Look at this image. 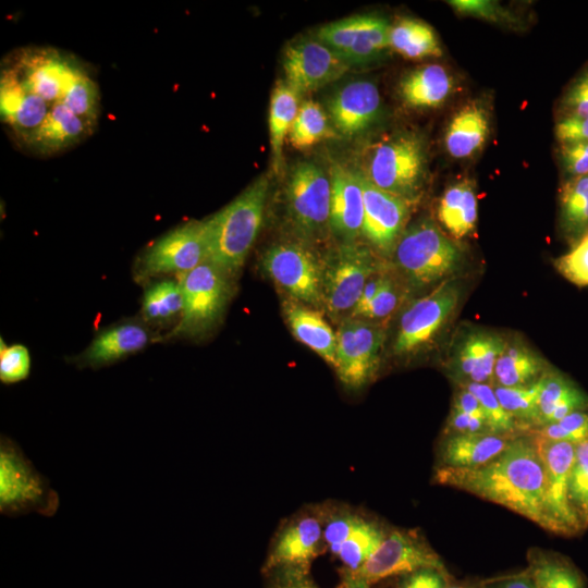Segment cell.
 <instances>
[{
    "label": "cell",
    "mask_w": 588,
    "mask_h": 588,
    "mask_svg": "<svg viewBox=\"0 0 588 588\" xmlns=\"http://www.w3.org/2000/svg\"><path fill=\"white\" fill-rule=\"evenodd\" d=\"M436 480L516 512L556 532L547 501L543 464L531 437H516L494 460L476 468L441 467Z\"/></svg>",
    "instance_id": "cell-1"
},
{
    "label": "cell",
    "mask_w": 588,
    "mask_h": 588,
    "mask_svg": "<svg viewBox=\"0 0 588 588\" xmlns=\"http://www.w3.org/2000/svg\"><path fill=\"white\" fill-rule=\"evenodd\" d=\"M261 175L234 200L204 221L207 261L229 277L242 268L260 230L268 194Z\"/></svg>",
    "instance_id": "cell-2"
},
{
    "label": "cell",
    "mask_w": 588,
    "mask_h": 588,
    "mask_svg": "<svg viewBox=\"0 0 588 588\" xmlns=\"http://www.w3.org/2000/svg\"><path fill=\"white\" fill-rule=\"evenodd\" d=\"M392 255L397 271L415 290L453 278L464 261L462 248L428 219L405 229Z\"/></svg>",
    "instance_id": "cell-3"
},
{
    "label": "cell",
    "mask_w": 588,
    "mask_h": 588,
    "mask_svg": "<svg viewBox=\"0 0 588 588\" xmlns=\"http://www.w3.org/2000/svg\"><path fill=\"white\" fill-rule=\"evenodd\" d=\"M58 492L26 457L19 444L7 436L0 439V513L19 517L37 513L57 514Z\"/></svg>",
    "instance_id": "cell-4"
},
{
    "label": "cell",
    "mask_w": 588,
    "mask_h": 588,
    "mask_svg": "<svg viewBox=\"0 0 588 588\" xmlns=\"http://www.w3.org/2000/svg\"><path fill=\"white\" fill-rule=\"evenodd\" d=\"M377 187L413 201L426 175V151L415 134L392 136L372 146L360 172Z\"/></svg>",
    "instance_id": "cell-5"
},
{
    "label": "cell",
    "mask_w": 588,
    "mask_h": 588,
    "mask_svg": "<svg viewBox=\"0 0 588 588\" xmlns=\"http://www.w3.org/2000/svg\"><path fill=\"white\" fill-rule=\"evenodd\" d=\"M383 268L370 246L356 241L342 243L323 260V306L328 314L333 319L350 317L367 281Z\"/></svg>",
    "instance_id": "cell-6"
},
{
    "label": "cell",
    "mask_w": 588,
    "mask_h": 588,
    "mask_svg": "<svg viewBox=\"0 0 588 588\" xmlns=\"http://www.w3.org/2000/svg\"><path fill=\"white\" fill-rule=\"evenodd\" d=\"M330 176L316 163L302 161L291 170L285 204L289 221L303 243L320 238L330 230Z\"/></svg>",
    "instance_id": "cell-7"
},
{
    "label": "cell",
    "mask_w": 588,
    "mask_h": 588,
    "mask_svg": "<svg viewBox=\"0 0 588 588\" xmlns=\"http://www.w3.org/2000/svg\"><path fill=\"white\" fill-rule=\"evenodd\" d=\"M183 310L169 336H197L212 329L232 293L231 277L206 261L180 275Z\"/></svg>",
    "instance_id": "cell-8"
},
{
    "label": "cell",
    "mask_w": 588,
    "mask_h": 588,
    "mask_svg": "<svg viewBox=\"0 0 588 588\" xmlns=\"http://www.w3.org/2000/svg\"><path fill=\"white\" fill-rule=\"evenodd\" d=\"M461 295V281L450 278L411 303L399 321L394 354L408 356L429 345L451 319Z\"/></svg>",
    "instance_id": "cell-9"
},
{
    "label": "cell",
    "mask_w": 588,
    "mask_h": 588,
    "mask_svg": "<svg viewBox=\"0 0 588 588\" xmlns=\"http://www.w3.org/2000/svg\"><path fill=\"white\" fill-rule=\"evenodd\" d=\"M261 267L291 299L313 308L323 306V260L310 245L303 242L274 244L264 253Z\"/></svg>",
    "instance_id": "cell-10"
},
{
    "label": "cell",
    "mask_w": 588,
    "mask_h": 588,
    "mask_svg": "<svg viewBox=\"0 0 588 588\" xmlns=\"http://www.w3.org/2000/svg\"><path fill=\"white\" fill-rule=\"evenodd\" d=\"M421 568L445 572L440 556L429 544L411 531L394 530L356 572L350 574L351 588H367L379 580L407 575Z\"/></svg>",
    "instance_id": "cell-11"
},
{
    "label": "cell",
    "mask_w": 588,
    "mask_h": 588,
    "mask_svg": "<svg viewBox=\"0 0 588 588\" xmlns=\"http://www.w3.org/2000/svg\"><path fill=\"white\" fill-rule=\"evenodd\" d=\"M385 340L381 322L346 317L336 331L335 370L350 388H360L376 372Z\"/></svg>",
    "instance_id": "cell-12"
},
{
    "label": "cell",
    "mask_w": 588,
    "mask_h": 588,
    "mask_svg": "<svg viewBox=\"0 0 588 588\" xmlns=\"http://www.w3.org/2000/svg\"><path fill=\"white\" fill-rule=\"evenodd\" d=\"M531 439L544 467L548 507L558 534L574 535L584 529L569 501L576 444L537 434H531Z\"/></svg>",
    "instance_id": "cell-13"
},
{
    "label": "cell",
    "mask_w": 588,
    "mask_h": 588,
    "mask_svg": "<svg viewBox=\"0 0 588 588\" xmlns=\"http://www.w3.org/2000/svg\"><path fill=\"white\" fill-rule=\"evenodd\" d=\"M390 25L377 15H354L323 25L318 40L347 64H363L379 57L389 45Z\"/></svg>",
    "instance_id": "cell-14"
},
{
    "label": "cell",
    "mask_w": 588,
    "mask_h": 588,
    "mask_svg": "<svg viewBox=\"0 0 588 588\" xmlns=\"http://www.w3.org/2000/svg\"><path fill=\"white\" fill-rule=\"evenodd\" d=\"M282 66L284 82L301 96L341 78L351 65L320 40L303 38L285 48Z\"/></svg>",
    "instance_id": "cell-15"
},
{
    "label": "cell",
    "mask_w": 588,
    "mask_h": 588,
    "mask_svg": "<svg viewBox=\"0 0 588 588\" xmlns=\"http://www.w3.org/2000/svg\"><path fill=\"white\" fill-rule=\"evenodd\" d=\"M207 261L204 221L186 222L161 236L145 252L142 271L146 275L193 270Z\"/></svg>",
    "instance_id": "cell-16"
},
{
    "label": "cell",
    "mask_w": 588,
    "mask_h": 588,
    "mask_svg": "<svg viewBox=\"0 0 588 588\" xmlns=\"http://www.w3.org/2000/svg\"><path fill=\"white\" fill-rule=\"evenodd\" d=\"M358 173L364 194L363 235L378 255L390 256L405 231L411 201L377 187Z\"/></svg>",
    "instance_id": "cell-17"
},
{
    "label": "cell",
    "mask_w": 588,
    "mask_h": 588,
    "mask_svg": "<svg viewBox=\"0 0 588 588\" xmlns=\"http://www.w3.org/2000/svg\"><path fill=\"white\" fill-rule=\"evenodd\" d=\"M506 338L485 329H469L457 335L446 363L448 371L458 383L492 385L494 366Z\"/></svg>",
    "instance_id": "cell-18"
},
{
    "label": "cell",
    "mask_w": 588,
    "mask_h": 588,
    "mask_svg": "<svg viewBox=\"0 0 588 588\" xmlns=\"http://www.w3.org/2000/svg\"><path fill=\"white\" fill-rule=\"evenodd\" d=\"M323 546L322 519L313 514L298 515L277 534L266 567L302 573Z\"/></svg>",
    "instance_id": "cell-19"
},
{
    "label": "cell",
    "mask_w": 588,
    "mask_h": 588,
    "mask_svg": "<svg viewBox=\"0 0 588 588\" xmlns=\"http://www.w3.org/2000/svg\"><path fill=\"white\" fill-rule=\"evenodd\" d=\"M380 109L379 90L367 79L352 81L341 86L328 101L332 125L345 136L368 130L377 121Z\"/></svg>",
    "instance_id": "cell-20"
},
{
    "label": "cell",
    "mask_w": 588,
    "mask_h": 588,
    "mask_svg": "<svg viewBox=\"0 0 588 588\" xmlns=\"http://www.w3.org/2000/svg\"><path fill=\"white\" fill-rule=\"evenodd\" d=\"M330 231L343 243L363 235L364 194L359 173L338 163L331 167Z\"/></svg>",
    "instance_id": "cell-21"
},
{
    "label": "cell",
    "mask_w": 588,
    "mask_h": 588,
    "mask_svg": "<svg viewBox=\"0 0 588 588\" xmlns=\"http://www.w3.org/2000/svg\"><path fill=\"white\" fill-rule=\"evenodd\" d=\"M81 70L56 52L28 53L16 73L24 85L50 105L61 101L64 90Z\"/></svg>",
    "instance_id": "cell-22"
},
{
    "label": "cell",
    "mask_w": 588,
    "mask_h": 588,
    "mask_svg": "<svg viewBox=\"0 0 588 588\" xmlns=\"http://www.w3.org/2000/svg\"><path fill=\"white\" fill-rule=\"evenodd\" d=\"M1 114L26 139L45 121L51 105L28 89L16 71L1 76Z\"/></svg>",
    "instance_id": "cell-23"
},
{
    "label": "cell",
    "mask_w": 588,
    "mask_h": 588,
    "mask_svg": "<svg viewBox=\"0 0 588 588\" xmlns=\"http://www.w3.org/2000/svg\"><path fill=\"white\" fill-rule=\"evenodd\" d=\"M517 436L492 432L448 436L441 450L443 467L476 468L499 456Z\"/></svg>",
    "instance_id": "cell-24"
},
{
    "label": "cell",
    "mask_w": 588,
    "mask_h": 588,
    "mask_svg": "<svg viewBox=\"0 0 588 588\" xmlns=\"http://www.w3.org/2000/svg\"><path fill=\"white\" fill-rule=\"evenodd\" d=\"M149 333L136 322H125L98 334L76 358L83 367H100L114 363L147 345Z\"/></svg>",
    "instance_id": "cell-25"
},
{
    "label": "cell",
    "mask_w": 588,
    "mask_h": 588,
    "mask_svg": "<svg viewBox=\"0 0 588 588\" xmlns=\"http://www.w3.org/2000/svg\"><path fill=\"white\" fill-rule=\"evenodd\" d=\"M283 313L295 338L334 367L336 333L321 314L293 299L284 303Z\"/></svg>",
    "instance_id": "cell-26"
},
{
    "label": "cell",
    "mask_w": 588,
    "mask_h": 588,
    "mask_svg": "<svg viewBox=\"0 0 588 588\" xmlns=\"http://www.w3.org/2000/svg\"><path fill=\"white\" fill-rule=\"evenodd\" d=\"M588 409V396L556 370L541 377L536 428L559 421L576 411Z\"/></svg>",
    "instance_id": "cell-27"
},
{
    "label": "cell",
    "mask_w": 588,
    "mask_h": 588,
    "mask_svg": "<svg viewBox=\"0 0 588 588\" xmlns=\"http://www.w3.org/2000/svg\"><path fill=\"white\" fill-rule=\"evenodd\" d=\"M453 78L440 64H428L407 73L400 82V96L412 108H437L450 96Z\"/></svg>",
    "instance_id": "cell-28"
},
{
    "label": "cell",
    "mask_w": 588,
    "mask_h": 588,
    "mask_svg": "<svg viewBox=\"0 0 588 588\" xmlns=\"http://www.w3.org/2000/svg\"><path fill=\"white\" fill-rule=\"evenodd\" d=\"M547 363L519 339H506L494 366L492 385L519 387L538 381Z\"/></svg>",
    "instance_id": "cell-29"
},
{
    "label": "cell",
    "mask_w": 588,
    "mask_h": 588,
    "mask_svg": "<svg viewBox=\"0 0 588 588\" xmlns=\"http://www.w3.org/2000/svg\"><path fill=\"white\" fill-rule=\"evenodd\" d=\"M91 127L63 102L51 105L41 125L27 138L41 152H53L83 138Z\"/></svg>",
    "instance_id": "cell-30"
},
{
    "label": "cell",
    "mask_w": 588,
    "mask_h": 588,
    "mask_svg": "<svg viewBox=\"0 0 588 588\" xmlns=\"http://www.w3.org/2000/svg\"><path fill=\"white\" fill-rule=\"evenodd\" d=\"M489 134V117L480 105L463 107L451 120L445 132V147L454 158H467L483 146Z\"/></svg>",
    "instance_id": "cell-31"
},
{
    "label": "cell",
    "mask_w": 588,
    "mask_h": 588,
    "mask_svg": "<svg viewBox=\"0 0 588 588\" xmlns=\"http://www.w3.org/2000/svg\"><path fill=\"white\" fill-rule=\"evenodd\" d=\"M477 206L473 184L461 181L443 193L438 205V219L451 237L461 240L475 231Z\"/></svg>",
    "instance_id": "cell-32"
},
{
    "label": "cell",
    "mask_w": 588,
    "mask_h": 588,
    "mask_svg": "<svg viewBox=\"0 0 588 588\" xmlns=\"http://www.w3.org/2000/svg\"><path fill=\"white\" fill-rule=\"evenodd\" d=\"M385 536L379 524L356 513L331 552L342 562L347 574H352L365 564Z\"/></svg>",
    "instance_id": "cell-33"
},
{
    "label": "cell",
    "mask_w": 588,
    "mask_h": 588,
    "mask_svg": "<svg viewBox=\"0 0 588 588\" xmlns=\"http://www.w3.org/2000/svg\"><path fill=\"white\" fill-rule=\"evenodd\" d=\"M299 95L284 81L278 82L272 90L269 109V134L272 155V166L280 171L282 148L291 126L298 112Z\"/></svg>",
    "instance_id": "cell-34"
},
{
    "label": "cell",
    "mask_w": 588,
    "mask_h": 588,
    "mask_svg": "<svg viewBox=\"0 0 588 588\" xmlns=\"http://www.w3.org/2000/svg\"><path fill=\"white\" fill-rule=\"evenodd\" d=\"M389 45L411 60L442 54L434 30L427 23L413 19H403L390 26Z\"/></svg>",
    "instance_id": "cell-35"
},
{
    "label": "cell",
    "mask_w": 588,
    "mask_h": 588,
    "mask_svg": "<svg viewBox=\"0 0 588 588\" xmlns=\"http://www.w3.org/2000/svg\"><path fill=\"white\" fill-rule=\"evenodd\" d=\"M560 220L564 233L575 243L588 233V174L568 177L562 186Z\"/></svg>",
    "instance_id": "cell-36"
},
{
    "label": "cell",
    "mask_w": 588,
    "mask_h": 588,
    "mask_svg": "<svg viewBox=\"0 0 588 588\" xmlns=\"http://www.w3.org/2000/svg\"><path fill=\"white\" fill-rule=\"evenodd\" d=\"M538 588H586L584 576L566 558L538 551L526 572Z\"/></svg>",
    "instance_id": "cell-37"
},
{
    "label": "cell",
    "mask_w": 588,
    "mask_h": 588,
    "mask_svg": "<svg viewBox=\"0 0 588 588\" xmlns=\"http://www.w3.org/2000/svg\"><path fill=\"white\" fill-rule=\"evenodd\" d=\"M183 294L180 281L163 280L150 285L143 299L145 319L155 323H167L181 317Z\"/></svg>",
    "instance_id": "cell-38"
},
{
    "label": "cell",
    "mask_w": 588,
    "mask_h": 588,
    "mask_svg": "<svg viewBox=\"0 0 588 588\" xmlns=\"http://www.w3.org/2000/svg\"><path fill=\"white\" fill-rule=\"evenodd\" d=\"M332 135L323 109L317 102L307 100L299 106L287 137L292 146L304 149Z\"/></svg>",
    "instance_id": "cell-39"
},
{
    "label": "cell",
    "mask_w": 588,
    "mask_h": 588,
    "mask_svg": "<svg viewBox=\"0 0 588 588\" xmlns=\"http://www.w3.org/2000/svg\"><path fill=\"white\" fill-rule=\"evenodd\" d=\"M492 387L502 407L518 425L520 422L527 426L536 425L541 378L526 385Z\"/></svg>",
    "instance_id": "cell-40"
},
{
    "label": "cell",
    "mask_w": 588,
    "mask_h": 588,
    "mask_svg": "<svg viewBox=\"0 0 588 588\" xmlns=\"http://www.w3.org/2000/svg\"><path fill=\"white\" fill-rule=\"evenodd\" d=\"M63 102L76 115L93 126L98 113V89L87 74L79 71L68 85Z\"/></svg>",
    "instance_id": "cell-41"
},
{
    "label": "cell",
    "mask_w": 588,
    "mask_h": 588,
    "mask_svg": "<svg viewBox=\"0 0 588 588\" xmlns=\"http://www.w3.org/2000/svg\"><path fill=\"white\" fill-rule=\"evenodd\" d=\"M457 385L467 389L478 399L492 433L513 434L518 424L502 407L491 384L466 382Z\"/></svg>",
    "instance_id": "cell-42"
},
{
    "label": "cell",
    "mask_w": 588,
    "mask_h": 588,
    "mask_svg": "<svg viewBox=\"0 0 588 588\" xmlns=\"http://www.w3.org/2000/svg\"><path fill=\"white\" fill-rule=\"evenodd\" d=\"M569 501L583 528L588 527V438L576 444L569 481Z\"/></svg>",
    "instance_id": "cell-43"
},
{
    "label": "cell",
    "mask_w": 588,
    "mask_h": 588,
    "mask_svg": "<svg viewBox=\"0 0 588 588\" xmlns=\"http://www.w3.org/2000/svg\"><path fill=\"white\" fill-rule=\"evenodd\" d=\"M530 433L549 440L578 444L588 438V412H573L559 421L536 428Z\"/></svg>",
    "instance_id": "cell-44"
},
{
    "label": "cell",
    "mask_w": 588,
    "mask_h": 588,
    "mask_svg": "<svg viewBox=\"0 0 588 588\" xmlns=\"http://www.w3.org/2000/svg\"><path fill=\"white\" fill-rule=\"evenodd\" d=\"M556 270L578 286L588 285V233L581 236L572 249L555 260Z\"/></svg>",
    "instance_id": "cell-45"
},
{
    "label": "cell",
    "mask_w": 588,
    "mask_h": 588,
    "mask_svg": "<svg viewBox=\"0 0 588 588\" xmlns=\"http://www.w3.org/2000/svg\"><path fill=\"white\" fill-rule=\"evenodd\" d=\"M401 295L400 284L388 271L380 290L357 318L376 322L387 319L399 306Z\"/></svg>",
    "instance_id": "cell-46"
},
{
    "label": "cell",
    "mask_w": 588,
    "mask_h": 588,
    "mask_svg": "<svg viewBox=\"0 0 588 588\" xmlns=\"http://www.w3.org/2000/svg\"><path fill=\"white\" fill-rule=\"evenodd\" d=\"M30 371V357L27 348L21 344L0 351V380L4 384L20 382L26 379Z\"/></svg>",
    "instance_id": "cell-47"
},
{
    "label": "cell",
    "mask_w": 588,
    "mask_h": 588,
    "mask_svg": "<svg viewBox=\"0 0 588 588\" xmlns=\"http://www.w3.org/2000/svg\"><path fill=\"white\" fill-rule=\"evenodd\" d=\"M563 117H588V68L569 85L562 99Z\"/></svg>",
    "instance_id": "cell-48"
},
{
    "label": "cell",
    "mask_w": 588,
    "mask_h": 588,
    "mask_svg": "<svg viewBox=\"0 0 588 588\" xmlns=\"http://www.w3.org/2000/svg\"><path fill=\"white\" fill-rule=\"evenodd\" d=\"M560 157L569 177L588 174V142L560 144Z\"/></svg>",
    "instance_id": "cell-49"
},
{
    "label": "cell",
    "mask_w": 588,
    "mask_h": 588,
    "mask_svg": "<svg viewBox=\"0 0 588 588\" xmlns=\"http://www.w3.org/2000/svg\"><path fill=\"white\" fill-rule=\"evenodd\" d=\"M560 144L588 142V117H562L555 125Z\"/></svg>",
    "instance_id": "cell-50"
},
{
    "label": "cell",
    "mask_w": 588,
    "mask_h": 588,
    "mask_svg": "<svg viewBox=\"0 0 588 588\" xmlns=\"http://www.w3.org/2000/svg\"><path fill=\"white\" fill-rule=\"evenodd\" d=\"M445 432L448 436H453L483 433L491 431L486 420L474 417L452 407L446 420Z\"/></svg>",
    "instance_id": "cell-51"
},
{
    "label": "cell",
    "mask_w": 588,
    "mask_h": 588,
    "mask_svg": "<svg viewBox=\"0 0 588 588\" xmlns=\"http://www.w3.org/2000/svg\"><path fill=\"white\" fill-rule=\"evenodd\" d=\"M446 572L436 568H421L407 574L400 588H446Z\"/></svg>",
    "instance_id": "cell-52"
},
{
    "label": "cell",
    "mask_w": 588,
    "mask_h": 588,
    "mask_svg": "<svg viewBox=\"0 0 588 588\" xmlns=\"http://www.w3.org/2000/svg\"><path fill=\"white\" fill-rule=\"evenodd\" d=\"M450 3L461 13L481 16L493 21H497L504 15L497 4L489 1L457 0L451 1Z\"/></svg>",
    "instance_id": "cell-53"
},
{
    "label": "cell",
    "mask_w": 588,
    "mask_h": 588,
    "mask_svg": "<svg viewBox=\"0 0 588 588\" xmlns=\"http://www.w3.org/2000/svg\"><path fill=\"white\" fill-rule=\"evenodd\" d=\"M452 407L474 417L486 420L485 412L478 399L470 391L463 387L458 385L457 390L455 391Z\"/></svg>",
    "instance_id": "cell-54"
},
{
    "label": "cell",
    "mask_w": 588,
    "mask_h": 588,
    "mask_svg": "<svg viewBox=\"0 0 588 588\" xmlns=\"http://www.w3.org/2000/svg\"><path fill=\"white\" fill-rule=\"evenodd\" d=\"M385 267L381 269L380 271L376 272L366 283L364 286V290L362 292V295L359 297V301L351 314L350 317L357 318L359 315L364 311V309L370 304V302L373 299L378 291L380 290L385 275H387Z\"/></svg>",
    "instance_id": "cell-55"
},
{
    "label": "cell",
    "mask_w": 588,
    "mask_h": 588,
    "mask_svg": "<svg viewBox=\"0 0 588 588\" xmlns=\"http://www.w3.org/2000/svg\"><path fill=\"white\" fill-rule=\"evenodd\" d=\"M490 588H538L531 577L525 573L494 583Z\"/></svg>",
    "instance_id": "cell-56"
},
{
    "label": "cell",
    "mask_w": 588,
    "mask_h": 588,
    "mask_svg": "<svg viewBox=\"0 0 588 588\" xmlns=\"http://www.w3.org/2000/svg\"><path fill=\"white\" fill-rule=\"evenodd\" d=\"M290 573L292 576L285 581H282L277 588H316L311 583L302 577L301 572H295V576H293V572Z\"/></svg>",
    "instance_id": "cell-57"
},
{
    "label": "cell",
    "mask_w": 588,
    "mask_h": 588,
    "mask_svg": "<svg viewBox=\"0 0 588 588\" xmlns=\"http://www.w3.org/2000/svg\"><path fill=\"white\" fill-rule=\"evenodd\" d=\"M446 588H473L469 585L465 584H450Z\"/></svg>",
    "instance_id": "cell-58"
}]
</instances>
